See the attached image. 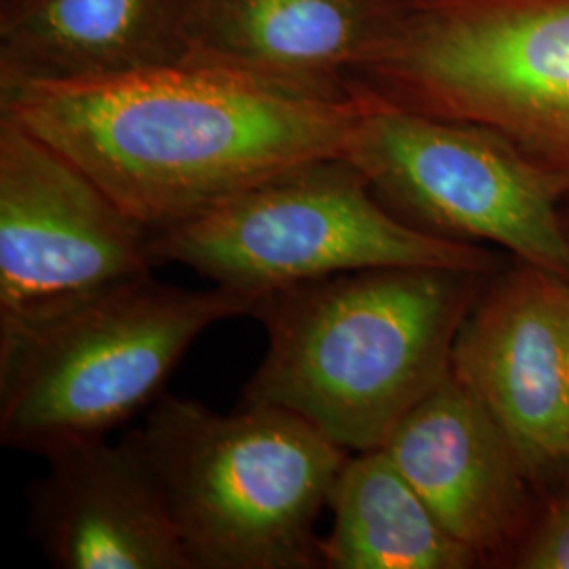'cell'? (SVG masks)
Listing matches in <instances>:
<instances>
[{
	"instance_id": "obj_1",
	"label": "cell",
	"mask_w": 569,
	"mask_h": 569,
	"mask_svg": "<svg viewBox=\"0 0 569 569\" xmlns=\"http://www.w3.org/2000/svg\"><path fill=\"white\" fill-rule=\"evenodd\" d=\"M366 93L183 60L11 79L2 117L56 148L152 234L308 163L340 159Z\"/></svg>"
},
{
	"instance_id": "obj_2",
	"label": "cell",
	"mask_w": 569,
	"mask_h": 569,
	"mask_svg": "<svg viewBox=\"0 0 569 569\" xmlns=\"http://www.w3.org/2000/svg\"><path fill=\"white\" fill-rule=\"evenodd\" d=\"M488 272L371 268L260 296L268 350L243 403L289 409L355 451L392 430L451 371Z\"/></svg>"
},
{
	"instance_id": "obj_3",
	"label": "cell",
	"mask_w": 569,
	"mask_h": 569,
	"mask_svg": "<svg viewBox=\"0 0 569 569\" xmlns=\"http://www.w3.org/2000/svg\"><path fill=\"white\" fill-rule=\"evenodd\" d=\"M194 569H323L315 533L350 451L283 407L163 395L133 430Z\"/></svg>"
},
{
	"instance_id": "obj_4",
	"label": "cell",
	"mask_w": 569,
	"mask_h": 569,
	"mask_svg": "<svg viewBox=\"0 0 569 569\" xmlns=\"http://www.w3.org/2000/svg\"><path fill=\"white\" fill-rule=\"evenodd\" d=\"M258 300L222 284L192 291L148 274L0 338V443L47 460L106 439L163 397L201 333L251 317Z\"/></svg>"
},
{
	"instance_id": "obj_5",
	"label": "cell",
	"mask_w": 569,
	"mask_h": 569,
	"mask_svg": "<svg viewBox=\"0 0 569 569\" xmlns=\"http://www.w3.org/2000/svg\"><path fill=\"white\" fill-rule=\"evenodd\" d=\"M376 96L500 136L569 197V0H406Z\"/></svg>"
},
{
	"instance_id": "obj_6",
	"label": "cell",
	"mask_w": 569,
	"mask_h": 569,
	"mask_svg": "<svg viewBox=\"0 0 569 569\" xmlns=\"http://www.w3.org/2000/svg\"><path fill=\"white\" fill-rule=\"evenodd\" d=\"M157 264H180L213 284L264 296L371 268L491 272L479 244L407 224L345 157L291 169L150 234Z\"/></svg>"
},
{
	"instance_id": "obj_7",
	"label": "cell",
	"mask_w": 569,
	"mask_h": 569,
	"mask_svg": "<svg viewBox=\"0 0 569 569\" xmlns=\"http://www.w3.org/2000/svg\"><path fill=\"white\" fill-rule=\"evenodd\" d=\"M345 159L407 224L491 243L569 279V226L549 178L486 127L416 112L363 89Z\"/></svg>"
},
{
	"instance_id": "obj_8",
	"label": "cell",
	"mask_w": 569,
	"mask_h": 569,
	"mask_svg": "<svg viewBox=\"0 0 569 569\" xmlns=\"http://www.w3.org/2000/svg\"><path fill=\"white\" fill-rule=\"evenodd\" d=\"M150 232L18 122L0 119V338L152 272Z\"/></svg>"
},
{
	"instance_id": "obj_9",
	"label": "cell",
	"mask_w": 569,
	"mask_h": 569,
	"mask_svg": "<svg viewBox=\"0 0 569 569\" xmlns=\"http://www.w3.org/2000/svg\"><path fill=\"white\" fill-rule=\"evenodd\" d=\"M451 369L488 407L529 481L569 468V279L521 262L486 283Z\"/></svg>"
},
{
	"instance_id": "obj_10",
	"label": "cell",
	"mask_w": 569,
	"mask_h": 569,
	"mask_svg": "<svg viewBox=\"0 0 569 569\" xmlns=\"http://www.w3.org/2000/svg\"><path fill=\"white\" fill-rule=\"evenodd\" d=\"M30 483V531L58 569H194L136 432L60 449Z\"/></svg>"
},
{
	"instance_id": "obj_11",
	"label": "cell",
	"mask_w": 569,
	"mask_h": 569,
	"mask_svg": "<svg viewBox=\"0 0 569 569\" xmlns=\"http://www.w3.org/2000/svg\"><path fill=\"white\" fill-rule=\"evenodd\" d=\"M385 449L428 509L479 561L515 540L526 481L509 439L453 369L413 407Z\"/></svg>"
},
{
	"instance_id": "obj_12",
	"label": "cell",
	"mask_w": 569,
	"mask_h": 569,
	"mask_svg": "<svg viewBox=\"0 0 569 569\" xmlns=\"http://www.w3.org/2000/svg\"><path fill=\"white\" fill-rule=\"evenodd\" d=\"M403 11L406 0H197L192 60L329 89L319 79L348 63L367 66Z\"/></svg>"
},
{
	"instance_id": "obj_13",
	"label": "cell",
	"mask_w": 569,
	"mask_h": 569,
	"mask_svg": "<svg viewBox=\"0 0 569 569\" xmlns=\"http://www.w3.org/2000/svg\"><path fill=\"white\" fill-rule=\"evenodd\" d=\"M197 0H20L2 26V81L84 79L188 60Z\"/></svg>"
},
{
	"instance_id": "obj_14",
	"label": "cell",
	"mask_w": 569,
	"mask_h": 569,
	"mask_svg": "<svg viewBox=\"0 0 569 569\" xmlns=\"http://www.w3.org/2000/svg\"><path fill=\"white\" fill-rule=\"evenodd\" d=\"M321 538L323 569H470L479 557L458 542L385 448L355 451L340 468Z\"/></svg>"
},
{
	"instance_id": "obj_15",
	"label": "cell",
	"mask_w": 569,
	"mask_h": 569,
	"mask_svg": "<svg viewBox=\"0 0 569 569\" xmlns=\"http://www.w3.org/2000/svg\"><path fill=\"white\" fill-rule=\"evenodd\" d=\"M519 568L569 569V493L559 498L531 529L521 555Z\"/></svg>"
}]
</instances>
